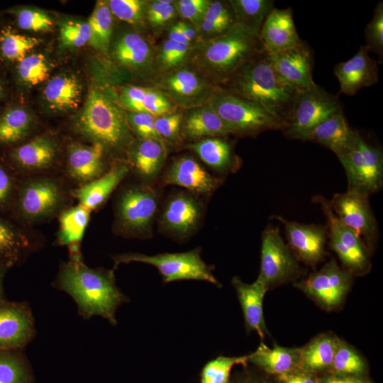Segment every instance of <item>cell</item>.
Wrapping results in <instances>:
<instances>
[{
    "mask_svg": "<svg viewBox=\"0 0 383 383\" xmlns=\"http://www.w3.org/2000/svg\"><path fill=\"white\" fill-rule=\"evenodd\" d=\"M114 267L131 262H143L155 267L162 277L164 283L178 280L207 281L218 287L221 285L200 256V250L184 252L162 253L146 255L140 253H126L113 257Z\"/></svg>",
    "mask_w": 383,
    "mask_h": 383,
    "instance_id": "obj_6",
    "label": "cell"
},
{
    "mask_svg": "<svg viewBox=\"0 0 383 383\" xmlns=\"http://www.w3.org/2000/svg\"><path fill=\"white\" fill-rule=\"evenodd\" d=\"M334 74L339 82L340 93L352 96L377 82V62L370 56L367 48L362 45L352 58L335 65Z\"/></svg>",
    "mask_w": 383,
    "mask_h": 383,
    "instance_id": "obj_18",
    "label": "cell"
},
{
    "mask_svg": "<svg viewBox=\"0 0 383 383\" xmlns=\"http://www.w3.org/2000/svg\"><path fill=\"white\" fill-rule=\"evenodd\" d=\"M55 288L74 300L79 316L84 319L101 316L116 326V313L129 298L116 284L112 270L91 268L83 261L70 260L60 267Z\"/></svg>",
    "mask_w": 383,
    "mask_h": 383,
    "instance_id": "obj_1",
    "label": "cell"
},
{
    "mask_svg": "<svg viewBox=\"0 0 383 383\" xmlns=\"http://www.w3.org/2000/svg\"><path fill=\"white\" fill-rule=\"evenodd\" d=\"M35 333L34 318L27 302L0 301V350H22Z\"/></svg>",
    "mask_w": 383,
    "mask_h": 383,
    "instance_id": "obj_14",
    "label": "cell"
},
{
    "mask_svg": "<svg viewBox=\"0 0 383 383\" xmlns=\"http://www.w3.org/2000/svg\"><path fill=\"white\" fill-rule=\"evenodd\" d=\"M11 190V179L5 170L0 167V205L6 201Z\"/></svg>",
    "mask_w": 383,
    "mask_h": 383,
    "instance_id": "obj_60",
    "label": "cell"
},
{
    "mask_svg": "<svg viewBox=\"0 0 383 383\" xmlns=\"http://www.w3.org/2000/svg\"><path fill=\"white\" fill-rule=\"evenodd\" d=\"M167 88L180 97L196 95L203 88L197 75L188 70H179L170 74L165 79Z\"/></svg>",
    "mask_w": 383,
    "mask_h": 383,
    "instance_id": "obj_45",
    "label": "cell"
},
{
    "mask_svg": "<svg viewBox=\"0 0 383 383\" xmlns=\"http://www.w3.org/2000/svg\"><path fill=\"white\" fill-rule=\"evenodd\" d=\"M340 109L342 105L338 96L318 85L299 91L282 131L288 138L306 140L318 124Z\"/></svg>",
    "mask_w": 383,
    "mask_h": 383,
    "instance_id": "obj_7",
    "label": "cell"
},
{
    "mask_svg": "<svg viewBox=\"0 0 383 383\" xmlns=\"http://www.w3.org/2000/svg\"><path fill=\"white\" fill-rule=\"evenodd\" d=\"M91 31L87 23L68 21L60 27V38L66 47L79 48L89 43Z\"/></svg>",
    "mask_w": 383,
    "mask_h": 383,
    "instance_id": "obj_47",
    "label": "cell"
},
{
    "mask_svg": "<svg viewBox=\"0 0 383 383\" xmlns=\"http://www.w3.org/2000/svg\"><path fill=\"white\" fill-rule=\"evenodd\" d=\"M168 39L183 43H189L190 42L185 37L181 22H178L174 24L170 29L168 35Z\"/></svg>",
    "mask_w": 383,
    "mask_h": 383,
    "instance_id": "obj_61",
    "label": "cell"
},
{
    "mask_svg": "<svg viewBox=\"0 0 383 383\" xmlns=\"http://www.w3.org/2000/svg\"><path fill=\"white\" fill-rule=\"evenodd\" d=\"M82 94V83L72 74H63L52 77L44 89V97L49 106L60 111L77 108Z\"/></svg>",
    "mask_w": 383,
    "mask_h": 383,
    "instance_id": "obj_27",
    "label": "cell"
},
{
    "mask_svg": "<svg viewBox=\"0 0 383 383\" xmlns=\"http://www.w3.org/2000/svg\"><path fill=\"white\" fill-rule=\"evenodd\" d=\"M39 43L38 39L16 33L9 28L1 30L0 34L1 52L9 60L21 61Z\"/></svg>",
    "mask_w": 383,
    "mask_h": 383,
    "instance_id": "obj_43",
    "label": "cell"
},
{
    "mask_svg": "<svg viewBox=\"0 0 383 383\" xmlns=\"http://www.w3.org/2000/svg\"><path fill=\"white\" fill-rule=\"evenodd\" d=\"M147 89L137 86L125 87L121 94L123 105L132 112H143V101Z\"/></svg>",
    "mask_w": 383,
    "mask_h": 383,
    "instance_id": "obj_56",
    "label": "cell"
},
{
    "mask_svg": "<svg viewBox=\"0 0 383 383\" xmlns=\"http://www.w3.org/2000/svg\"><path fill=\"white\" fill-rule=\"evenodd\" d=\"M28 248V238L0 218V264L6 267L14 265Z\"/></svg>",
    "mask_w": 383,
    "mask_h": 383,
    "instance_id": "obj_38",
    "label": "cell"
},
{
    "mask_svg": "<svg viewBox=\"0 0 383 383\" xmlns=\"http://www.w3.org/2000/svg\"><path fill=\"white\" fill-rule=\"evenodd\" d=\"M90 210L81 204L62 213L60 218V244L70 245L79 243L89 218Z\"/></svg>",
    "mask_w": 383,
    "mask_h": 383,
    "instance_id": "obj_36",
    "label": "cell"
},
{
    "mask_svg": "<svg viewBox=\"0 0 383 383\" xmlns=\"http://www.w3.org/2000/svg\"><path fill=\"white\" fill-rule=\"evenodd\" d=\"M230 383H275L267 377H262L250 372L238 374Z\"/></svg>",
    "mask_w": 383,
    "mask_h": 383,
    "instance_id": "obj_59",
    "label": "cell"
},
{
    "mask_svg": "<svg viewBox=\"0 0 383 383\" xmlns=\"http://www.w3.org/2000/svg\"><path fill=\"white\" fill-rule=\"evenodd\" d=\"M16 16L18 25L24 30L47 31L53 26L51 18L40 10L23 9L19 10Z\"/></svg>",
    "mask_w": 383,
    "mask_h": 383,
    "instance_id": "obj_49",
    "label": "cell"
},
{
    "mask_svg": "<svg viewBox=\"0 0 383 383\" xmlns=\"http://www.w3.org/2000/svg\"><path fill=\"white\" fill-rule=\"evenodd\" d=\"M87 23L91 31L89 44L95 49L106 50L113 25L112 13L107 2L97 1Z\"/></svg>",
    "mask_w": 383,
    "mask_h": 383,
    "instance_id": "obj_40",
    "label": "cell"
},
{
    "mask_svg": "<svg viewBox=\"0 0 383 383\" xmlns=\"http://www.w3.org/2000/svg\"><path fill=\"white\" fill-rule=\"evenodd\" d=\"M77 129L103 146L118 147L129 137L124 112L111 96L97 89L89 92L77 118Z\"/></svg>",
    "mask_w": 383,
    "mask_h": 383,
    "instance_id": "obj_3",
    "label": "cell"
},
{
    "mask_svg": "<svg viewBox=\"0 0 383 383\" xmlns=\"http://www.w3.org/2000/svg\"><path fill=\"white\" fill-rule=\"evenodd\" d=\"M31 118L23 109L14 108L0 116V141L14 143L22 139L28 132Z\"/></svg>",
    "mask_w": 383,
    "mask_h": 383,
    "instance_id": "obj_42",
    "label": "cell"
},
{
    "mask_svg": "<svg viewBox=\"0 0 383 383\" xmlns=\"http://www.w3.org/2000/svg\"><path fill=\"white\" fill-rule=\"evenodd\" d=\"M229 2L237 23L248 27L257 34L274 6V1L272 0H233Z\"/></svg>",
    "mask_w": 383,
    "mask_h": 383,
    "instance_id": "obj_35",
    "label": "cell"
},
{
    "mask_svg": "<svg viewBox=\"0 0 383 383\" xmlns=\"http://www.w3.org/2000/svg\"><path fill=\"white\" fill-rule=\"evenodd\" d=\"M104 146L71 145L68 150L67 167L70 174L77 181L87 184L102 175Z\"/></svg>",
    "mask_w": 383,
    "mask_h": 383,
    "instance_id": "obj_23",
    "label": "cell"
},
{
    "mask_svg": "<svg viewBox=\"0 0 383 383\" xmlns=\"http://www.w3.org/2000/svg\"><path fill=\"white\" fill-rule=\"evenodd\" d=\"M6 267L0 264V301L5 300L3 287L4 272Z\"/></svg>",
    "mask_w": 383,
    "mask_h": 383,
    "instance_id": "obj_63",
    "label": "cell"
},
{
    "mask_svg": "<svg viewBox=\"0 0 383 383\" xmlns=\"http://www.w3.org/2000/svg\"><path fill=\"white\" fill-rule=\"evenodd\" d=\"M172 104L160 92L148 89L143 101V112L155 117L170 113Z\"/></svg>",
    "mask_w": 383,
    "mask_h": 383,
    "instance_id": "obj_52",
    "label": "cell"
},
{
    "mask_svg": "<svg viewBox=\"0 0 383 383\" xmlns=\"http://www.w3.org/2000/svg\"><path fill=\"white\" fill-rule=\"evenodd\" d=\"M369 196L348 189L333 195L329 204L339 221L350 229L370 251L378 237L377 223Z\"/></svg>",
    "mask_w": 383,
    "mask_h": 383,
    "instance_id": "obj_10",
    "label": "cell"
},
{
    "mask_svg": "<svg viewBox=\"0 0 383 383\" xmlns=\"http://www.w3.org/2000/svg\"><path fill=\"white\" fill-rule=\"evenodd\" d=\"M50 65L43 54L26 56L18 66V73L21 81L29 85H36L47 79Z\"/></svg>",
    "mask_w": 383,
    "mask_h": 383,
    "instance_id": "obj_44",
    "label": "cell"
},
{
    "mask_svg": "<svg viewBox=\"0 0 383 383\" xmlns=\"http://www.w3.org/2000/svg\"><path fill=\"white\" fill-rule=\"evenodd\" d=\"M188 148L206 164L218 170H233L238 164L231 144L221 138L201 140L189 145Z\"/></svg>",
    "mask_w": 383,
    "mask_h": 383,
    "instance_id": "obj_31",
    "label": "cell"
},
{
    "mask_svg": "<svg viewBox=\"0 0 383 383\" xmlns=\"http://www.w3.org/2000/svg\"><path fill=\"white\" fill-rule=\"evenodd\" d=\"M165 156V150L162 141L145 139L138 145L135 150L133 164L140 175L151 178L160 171Z\"/></svg>",
    "mask_w": 383,
    "mask_h": 383,
    "instance_id": "obj_34",
    "label": "cell"
},
{
    "mask_svg": "<svg viewBox=\"0 0 383 383\" xmlns=\"http://www.w3.org/2000/svg\"><path fill=\"white\" fill-rule=\"evenodd\" d=\"M352 276L331 259L320 270L294 285L323 308L332 310L344 301L352 284Z\"/></svg>",
    "mask_w": 383,
    "mask_h": 383,
    "instance_id": "obj_12",
    "label": "cell"
},
{
    "mask_svg": "<svg viewBox=\"0 0 383 383\" xmlns=\"http://www.w3.org/2000/svg\"><path fill=\"white\" fill-rule=\"evenodd\" d=\"M167 184L184 187L191 191L207 193L217 185V181L197 162L184 157L172 163L165 176Z\"/></svg>",
    "mask_w": 383,
    "mask_h": 383,
    "instance_id": "obj_24",
    "label": "cell"
},
{
    "mask_svg": "<svg viewBox=\"0 0 383 383\" xmlns=\"http://www.w3.org/2000/svg\"><path fill=\"white\" fill-rule=\"evenodd\" d=\"M0 383H35L31 365L22 350H0Z\"/></svg>",
    "mask_w": 383,
    "mask_h": 383,
    "instance_id": "obj_32",
    "label": "cell"
},
{
    "mask_svg": "<svg viewBox=\"0 0 383 383\" xmlns=\"http://www.w3.org/2000/svg\"><path fill=\"white\" fill-rule=\"evenodd\" d=\"M189 48V43H179L167 39L163 43L160 50V61L167 67H174L183 60Z\"/></svg>",
    "mask_w": 383,
    "mask_h": 383,
    "instance_id": "obj_51",
    "label": "cell"
},
{
    "mask_svg": "<svg viewBox=\"0 0 383 383\" xmlns=\"http://www.w3.org/2000/svg\"><path fill=\"white\" fill-rule=\"evenodd\" d=\"M318 383H373L366 377L340 376L326 373L318 377Z\"/></svg>",
    "mask_w": 383,
    "mask_h": 383,
    "instance_id": "obj_58",
    "label": "cell"
},
{
    "mask_svg": "<svg viewBox=\"0 0 383 383\" xmlns=\"http://www.w3.org/2000/svg\"><path fill=\"white\" fill-rule=\"evenodd\" d=\"M272 218L284 226L287 245L294 257L311 266L316 265L324 259L328 238L326 226L301 223L281 216Z\"/></svg>",
    "mask_w": 383,
    "mask_h": 383,
    "instance_id": "obj_13",
    "label": "cell"
},
{
    "mask_svg": "<svg viewBox=\"0 0 383 383\" xmlns=\"http://www.w3.org/2000/svg\"><path fill=\"white\" fill-rule=\"evenodd\" d=\"M226 82L227 90L259 104L282 126L299 91L281 79L265 50L241 65Z\"/></svg>",
    "mask_w": 383,
    "mask_h": 383,
    "instance_id": "obj_2",
    "label": "cell"
},
{
    "mask_svg": "<svg viewBox=\"0 0 383 383\" xmlns=\"http://www.w3.org/2000/svg\"><path fill=\"white\" fill-rule=\"evenodd\" d=\"M365 46L368 50L374 52L379 62L383 57V3L379 1L374 11V15L365 29Z\"/></svg>",
    "mask_w": 383,
    "mask_h": 383,
    "instance_id": "obj_46",
    "label": "cell"
},
{
    "mask_svg": "<svg viewBox=\"0 0 383 383\" xmlns=\"http://www.w3.org/2000/svg\"><path fill=\"white\" fill-rule=\"evenodd\" d=\"M237 23L233 8L229 1H210L201 21L200 28L207 34L220 35Z\"/></svg>",
    "mask_w": 383,
    "mask_h": 383,
    "instance_id": "obj_39",
    "label": "cell"
},
{
    "mask_svg": "<svg viewBox=\"0 0 383 383\" xmlns=\"http://www.w3.org/2000/svg\"><path fill=\"white\" fill-rule=\"evenodd\" d=\"M109 7L120 20L131 24L139 23L143 18L144 2L140 0H110Z\"/></svg>",
    "mask_w": 383,
    "mask_h": 383,
    "instance_id": "obj_48",
    "label": "cell"
},
{
    "mask_svg": "<svg viewBox=\"0 0 383 383\" xmlns=\"http://www.w3.org/2000/svg\"><path fill=\"white\" fill-rule=\"evenodd\" d=\"M1 88H0V96H1Z\"/></svg>",
    "mask_w": 383,
    "mask_h": 383,
    "instance_id": "obj_64",
    "label": "cell"
},
{
    "mask_svg": "<svg viewBox=\"0 0 383 383\" xmlns=\"http://www.w3.org/2000/svg\"><path fill=\"white\" fill-rule=\"evenodd\" d=\"M182 116L179 113H167L155 118V128L161 139H172L179 133Z\"/></svg>",
    "mask_w": 383,
    "mask_h": 383,
    "instance_id": "obj_53",
    "label": "cell"
},
{
    "mask_svg": "<svg viewBox=\"0 0 383 383\" xmlns=\"http://www.w3.org/2000/svg\"><path fill=\"white\" fill-rule=\"evenodd\" d=\"M113 55L121 64L140 67L145 65L151 55L148 43L140 35L131 33L123 35L116 42Z\"/></svg>",
    "mask_w": 383,
    "mask_h": 383,
    "instance_id": "obj_33",
    "label": "cell"
},
{
    "mask_svg": "<svg viewBox=\"0 0 383 383\" xmlns=\"http://www.w3.org/2000/svg\"><path fill=\"white\" fill-rule=\"evenodd\" d=\"M155 116L148 113L131 112L127 120L135 133L143 140L155 139L162 141L155 131Z\"/></svg>",
    "mask_w": 383,
    "mask_h": 383,
    "instance_id": "obj_50",
    "label": "cell"
},
{
    "mask_svg": "<svg viewBox=\"0 0 383 383\" xmlns=\"http://www.w3.org/2000/svg\"><path fill=\"white\" fill-rule=\"evenodd\" d=\"M299 272L297 260L284 242L279 228L267 227L262 235L260 271L257 278L269 289L294 279Z\"/></svg>",
    "mask_w": 383,
    "mask_h": 383,
    "instance_id": "obj_11",
    "label": "cell"
},
{
    "mask_svg": "<svg viewBox=\"0 0 383 383\" xmlns=\"http://www.w3.org/2000/svg\"><path fill=\"white\" fill-rule=\"evenodd\" d=\"M318 203L327 221L328 238L331 248L351 274L363 275L370 271L369 250L357 236L343 224L333 213L329 201L321 196L313 198Z\"/></svg>",
    "mask_w": 383,
    "mask_h": 383,
    "instance_id": "obj_9",
    "label": "cell"
},
{
    "mask_svg": "<svg viewBox=\"0 0 383 383\" xmlns=\"http://www.w3.org/2000/svg\"><path fill=\"white\" fill-rule=\"evenodd\" d=\"M209 3L207 0H180L177 9L182 18L200 23Z\"/></svg>",
    "mask_w": 383,
    "mask_h": 383,
    "instance_id": "obj_55",
    "label": "cell"
},
{
    "mask_svg": "<svg viewBox=\"0 0 383 383\" xmlns=\"http://www.w3.org/2000/svg\"><path fill=\"white\" fill-rule=\"evenodd\" d=\"M270 55L275 72L287 84L298 91L318 86L313 79L312 54L306 42Z\"/></svg>",
    "mask_w": 383,
    "mask_h": 383,
    "instance_id": "obj_15",
    "label": "cell"
},
{
    "mask_svg": "<svg viewBox=\"0 0 383 383\" xmlns=\"http://www.w3.org/2000/svg\"><path fill=\"white\" fill-rule=\"evenodd\" d=\"M348 179V189L370 196L383 184V155L380 148L357 133L353 145L338 157Z\"/></svg>",
    "mask_w": 383,
    "mask_h": 383,
    "instance_id": "obj_8",
    "label": "cell"
},
{
    "mask_svg": "<svg viewBox=\"0 0 383 383\" xmlns=\"http://www.w3.org/2000/svg\"><path fill=\"white\" fill-rule=\"evenodd\" d=\"M184 131L187 136L194 138L233 134L210 105L192 110L184 121Z\"/></svg>",
    "mask_w": 383,
    "mask_h": 383,
    "instance_id": "obj_30",
    "label": "cell"
},
{
    "mask_svg": "<svg viewBox=\"0 0 383 383\" xmlns=\"http://www.w3.org/2000/svg\"><path fill=\"white\" fill-rule=\"evenodd\" d=\"M367 372V365L363 357L351 346L339 339L331 366L326 373L366 377Z\"/></svg>",
    "mask_w": 383,
    "mask_h": 383,
    "instance_id": "obj_37",
    "label": "cell"
},
{
    "mask_svg": "<svg viewBox=\"0 0 383 383\" xmlns=\"http://www.w3.org/2000/svg\"><path fill=\"white\" fill-rule=\"evenodd\" d=\"M263 50L259 34L237 23L210 40L204 57L218 79L226 82L241 65Z\"/></svg>",
    "mask_w": 383,
    "mask_h": 383,
    "instance_id": "obj_4",
    "label": "cell"
},
{
    "mask_svg": "<svg viewBox=\"0 0 383 383\" xmlns=\"http://www.w3.org/2000/svg\"><path fill=\"white\" fill-rule=\"evenodd\" d=\"M357 133L349 126L340 109L318 124L306 140L326 147L339 157L351 147Z\"/></svg>",
    "mask_w": 383,
    "mask_h": 383,
    "instance_id": "obj_21",
    "label": "cell"
},
{
    "mask_svg": "<svg viewBox=\"0 0 383 383\" xmlns=\"http://www.w3.org/2000/svg\"><path fill=\"white\" fill-rule=\"evenodd\" d=\"M56 155L55 141L48 136H39L18 148L13 157L22 167L38 170L51 166Z\"/></svg>",
    "mask_w": 383,
    "mask_h": 383,
    "instance_id": "obj_29",
    "label": "cell"
},
{
    "mask_svg": "<svg viewBox=\"0 0 383 383\" xmlns=\"http://www.w3.org/2000/svg\"><path fill=\"white\" fill-rule=\"evenodd\" d=\"M63 192L57 182L40 178L28 182L21 189L18 209L21 215L29 220L47 218L60 208Z\"/></svg>",
    "mask_w": 383,
    "mask_h": 383,
    "instance_id": "obj_16",
    "label": "cell"
},
{
    "mask_svg": "<svg viewBox=\"0 0 383 383\" xmlns=\"http://www.w3.org/2000/svg\"><path fill=\"white\" fill-rule=\"evenodd\" d=\"M173 1L158 0L152 2L147 9V18L155 26L164 25L174 16L175 9Z\"/></svg>",
    "mask_w": 383,
    "mask_h": 383,
    "instance_id": "obj_54",
    "label": "cell"
},
{
    "mask_svg": "<svg viewBox=\"0 0 383 383\" xmlns=\"http://www.w3.org/2000/svg\"><path fill=\"white\" fill-rule=\"evenodd\" d=\"M339 338L333 334L317 335L301 348V370L316 374L326 373L332 364Z\"/></svg>",
    "mask_w": 383,
    "mask_h": 383,
    "instance_id": "obj_28",
    "label": "cell"
},
{
    "mask_svg": "<svg viewBox=\"0 0 383 383\" xmlns=\"http://www.w3.org/2000/svg\"><path fill=\"white\" fill-rule=\"evenodd\" d=\"M128 171L127 165L116 163L104 174L76 189L74 194L79 204L90 211L99 207L126 176Z\"/></svg>",
    "mask_w": 383,
    "mask_h": 383,
    "instance_id": "obj_25",
    "label": "cell"
},
{
    "mask_svg": "<svg viewBox=\"0 0 383 383\" xmlns=\"http://www.w3.org/2000/svg\"><path fill=\"white\" fill-rule=\"evenodd\" d=\"M232 285L242 308L247 331H255L263 339L268 333L263 315V300L267 287L258 278L247 284L238 277L233 278Z\"/></svg>",
    "mask_w": 383,
    "mask_h": 383,
    "instance_id": "obj_20",
    "label": "cell"
},
{
    "mask_svg": "<svg viewBox=\"0 0 383 383\" xmlns=\"http://www.w3.org/2000/svg\"><path fill=\"white\" fill-rule=\"evenodd\" d=\"M210 106L233 134L255 135L282 128V123L259 104L227 89H218L211 98Z\"/></svg>",
    "mask_w": 383,
    "mask_h": 383,
    "instance_id": "obj_5",
    "label": "cell"
},
{
    "mask_svg": "<svg viewBox=\"0 0 383 383\" xmlns=\"http://www.w3.org/2000/svg\"><path fill=\"white\" fill-rule=\"evenodd\" d=\"M248 362L265 374L276 376L301 369V348L279 345L270 348L262 342L255 352L248 355Z\"/></svg>",
    "mask_w": 383,
    "mask_h": 383,
    "instance_id": "obj_22",
    "label": "cell"
},
{
    "mask_svg": "<svg viewBox=\"0 0 383 383\" xmlns=\"http://www.w3.org/2000/svg\"><path fill=\"white\" fill-rule=\"evenodd\" d=\"M118 202V221L123 228L130 233H141L150 226L157 209V199L152 189H128Z\"/></svg>",
    "mask_w": 383,
    "mask_h": 383,
    "instance_id": "obj_17",
    "label": "cell"
},
{
    "mask_svg": "<svg viewBox=\"0 0 383 383\" xmlns=\"http://www.w3.org/2000/svg\"><path fill=\"white\" fill-rule=\"evenodd\" d=\"M263 49L270 55L285 50L302 42L299 38L290 8H273L259 33Z\"/></svg>",
    "mask_w": 383,
    "mask_h": 383,
    "instance_id": "obj_19",
    "label": "cell"
},
{
    "mask_svg": "<svg viewBox=\"0 0 383 383\" xmlns=\"http://www.w3.org/2000/svg\"><path fill=\"white\" fill-rule=\"evenodd\" d=\"M199 215V208L196 201L186 194H179L167 204L162 219L167 229L179 235H185L195 228Z\"/></svg>",
    "mask_w": 383,
    "mask_h": 383,
    "instance_id": "obj_26",
    "label": "cell"
},
{
    "mask_svg": "<svg viewBox=\"0 0 383 383\" xmlns=\"http://www.w3.org/2000/svg\"><path fill=\"white\" fill-rule=\"evenodd\" d=\"M275 383H318L316 374L301 369L274 376Z\"/></svg>",
    "mask_w": 383,
    "mask_h": 383,
    "instance_id": "obj_57",
    "label": "cell"
},
{
    "mask_svg": "<svg viewBox=\"0 0 383 383\" xmlns=\"http://www.w3.org/2000/svg\"><path fill=\"white\" fill-rule=\"evenodd\" d=\"M248 355L242 356H218L207 362L200 373L199 383H230L233 367L237 365L246 366Z\"/></svg>",
    "mask_w": 383,
    "mask_h": 383,
    "instance_id": "obj_41",
    "label": "cell"
},
{
    "mask_svg": "<svg viewBox=\"0 0 383 383\" xmlns=\"http://www.w3.org/2000/svg\"><path fill=\"white\" fill-rule=\"evenodd\" d=\"M181 26L185 37L191 42L195 35L194 30L184 22H181Z\"/></svg>",
    "mask_w": 383,
    "mask_h": 383,
    "instance_id": "obj_62",
    "label": "cell"
}]
</instances>
